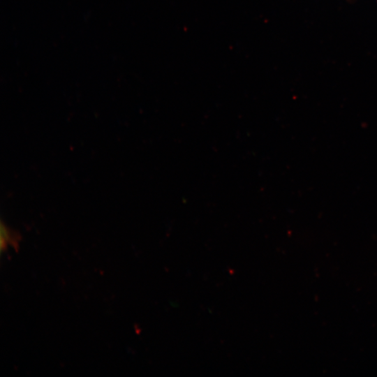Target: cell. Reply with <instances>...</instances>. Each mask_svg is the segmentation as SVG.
<instances>
[{
  "label": "cell",
  "mask_w": 377,
  "mask_h": 377,
  "mask_svg": "<svg viewBox=\"0 0 377 377\" xmlns=\"http://www.w3.org/2000/svg\"><path fill=\"white\" fill-rule=\"evenodd\" d=\"M8 244H17L16 238L10 230L1 222L0 249L3 251L7 249Z\"/></svg>",
  "instance_id": "6da1fadb"
}]
</instances>
